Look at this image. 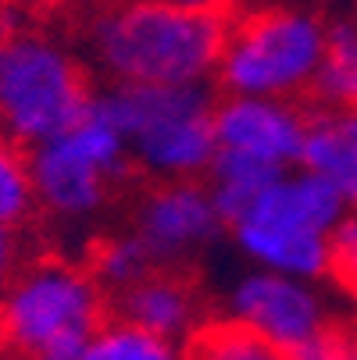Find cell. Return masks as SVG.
<instances>
[{"label": "cell", "mask_w": 357, "mask_h": 360, "mask_svg": "<svg viewBox=\"0 0 357 360\" xmlns=\"http://www.w3.org/2000/svg\"><path fill=\"white\" fill-rule=\"evenodd\" d=\"M232 11L118 0L89 22V54L111 82L196 86L218 68Z\"/></svg>", "instance_id": "6da1fadb"}, {"label": "cell", "mask_w": 357, "mask_h": 360, "mask_svg": "<svg viewBox=\"0 0 357 360\" xmlns=\"http://www.w3.org/2000/svg\"><path fill=\"white\" fill-rule=\"evenodd\" d=\"M346 207L329 179L293 165L225 229L253 268L318 282L329 275V236Z\"/></svg>", "instance_id": "7a4b0ae2"}, {"label": "cell", "mask_w": 357, "mask_h": 360, "mask_svg": "<svg viewBox=\"0 0 357 360\" xmlns=\"http://www.w3.org/2000/svg\"><path fill=\"white\" fill-rule=\"evenodd\" d=\"M96 104L125 132L132 165L143 175L154 182L208 175L218 153L215 100L208 93V82H115L111 89L96 93Z\"/></svg>", "instance_id": "3957f363"}, {"label": "cell", "mask_w": 357, "mask_h": 360, "mask_svg": "<svg viewBox=\"0 0 357 360\" xmlns=\"http://www.w3.org/2000/svg\"><path fill=\"white\" fill-rule=\"evenodd\" d=\"M329 25L308 8L268 4L229 18L215 79L225 93L296 100L311 93Z\"/></svg>", "instance_id": "277c9868"}, {"label": "cell", "mask_w": 357, "mask_h": 360, "mask_svg": "<svg viewBox=\"0 0 357 360\" xmlns=\"http://www.w3.org/2000/svg\"><path fill=\"white\" fill-rule=\"evenodd\" d=\"M93 100L89 75L65 43L15 29L0 43V132L36 146L68 129Z\"/></svg>", "instance_id": "5b68a950"}, {"label": "cell", "mask_w": 357, "mask_h": 360, "mask_svg": "<svg viewBox=\"0 0 357 360\" xmlns=\"http://www.w3.org/2000/svg\"><path fill=\"white\" fill-rule=\"evenodd\" d=\"M132 153L125 132L96 104V93L82 118L68 129L29 146V175L36 207L58 221H89L108 207L115 186L129 175Z\"/></svg>", "instance_id": "8992f818"}, {"label": "cell", "mask_w": 357, "mask_h": 360, "mask_svg": "<svg viewBox=\"0 0 357 360\" xmlns=\"http://www.w3.org/2000/svg\"><path fill=\"white\" fill-rule=\"evenodd\" d=\"M104 321V285L82 264L43 257L18 268L0 292V349L32 360L54 346H79Z\"/></svg>", "instance_id": "52a82bcc"}, {"label": "cell", "mask_w": 357, "mask_h": 360, "mask_svg": "<svg viewBox=\"0 0 357 360\" xmlns=\"http://www.w3.org/2000/svg\"><path fill=\"white\" fill-rule=\"evenodd\" d=\"M132 232L143 239L158 268H175L218 243L225 218L200 179H168L154 182L139 196L132 211Z\"/></svg>", "instance_id": "ba28073f"}, {"label": "cell", "mask_w": 357, "mask_h": 360, "mask_svg": "<svg viewBox=\"0 0 357 360\" xmlns=\"http://www.w3.org/2000/svg\"><path fill=\"white\" fill-rule=\"evenodd\" d=\"M229 318L258 332L282 353H293L300 342H308L329 325L325 300L311 278H293L265 268H253L232 282Z\"/></svg>", "instance_id": "9c48e42d"}, {"label": "cell", "mask_w": 357, "mask_h": 360, "mask_svg": "<svg viewBox=\"0 0 357 360\" xmlns=\"http://www.w3.org/2000/svg\"><path fill=\"white\" fill-rule=\"evenodd\" d=\"M311 115L282 96H246L225 93L215 104L218 150H236L275 168L300 165Z\"/></svg>", "instance_id": "30bf717a"}, {"label": "cell", "mask_w": 357, "mask_h": 360, "mask_svg": "<svg viewBox=\"0 0 357 360\" xmlns=\"http://www.w3.org/2000/svg\"><path fill=\"white\" fill-rule=\"evenodd\" d=\"M118 318L154 335L182 342L200 325V300L182 275L154 268L150 275H143L139 282L118 292Z\"/></svg>", "instance_id": "8fae6325"}, {"label": "cell", "mask_w": 357, "mask_h": 360, "mask_svg": "<svg viewBox=\"0 0 357 360\" xmlns=\"http://www.w3.org/2000/svg\"><path fill=\"white\" fill-rule=\"evenodd\" d=\"M300 165L329 179L350 207H357V111L311 115Z\"/></svg>", "instance_id": "7c38bea8"}, {"label": "cell", "mask_w": 357, "mask_h": 360, "mask_svg": "<svg viewBox=\"0 0 357 360\" xmlns=\"http://www.w3.org/2000/svg\"><path fill=\"white\" fill-rule=\"evenodd\" d=\"M279 172H286V168L265 165V161L246 158V153H236V150H218L208 168V189H211V200H215L218 214L225 218V225L236 221Z\"/></svg>", "instance_id": "4fadbf2b"}, {"label": "cell", "mask_w": 357, "mask_h": 360, "mask_svg": "<svg viewBox=\"0 0 357 360\" xmlns=\"http://www.w3.org/2000/svg\"><path fill=\"white\" fill-rule=\"evenodd\" d=\"M311 93L329 111H357V22L343 18L329 25L325 58Z\"/></svg>", "instance_id": "5bb4252c"}, {"label": "cell", "mask_w": 357, "mask_h": 360, "mask_svg": "<svg viewBox=\"0 0 357 360\" xmlns=\"http://www.w3.org/2000/svg\"><path fill=\"white\" fill-rule=\"evenodd\" d=\"M79 360H186V349L175 339L154 335L125 318H115L100 321L89 332Z\"/></svg>", "instance_id": "9a60e30c"}, {"label": "cell", "mask_w": 357, "mask_h": 360, "mask_svg": "<svg viewBox=\"0 0 357 360\" xmlns=\"http://www.w3.org/2000/svg\"><path fill=\"white\" fill-rule=\"evenodd\" d=\"M186 360H289L279 346L250 332L246 325L225 318V321H208L189 332Z\"/></svg>", "instance_id": "2e32d148"}, {"label": "cell", "mask_w": 357, "mask_h": 360, "mask_svg": "<svg viewBox=\"0 0 357 360\" xmlns=\"http://www.w3.org/2000/svg\"><path fill=\"white\" fill-rule=\"evenodd\" d=\"M158 264L150 250L143 246V239L129 229V232H115L108 239H100L89 253V271L96 275V282L104 289H129L132 282H139L143 275H150Z\"/></svg>", "instance_id": "e0dca14e"}, {"label": "cell", "mask_w": 357, "mask_h": 360, "mask_svg": "<svg viewBox=\"0 0 357 360\" xmlns=\"http://www.w3.org/2000/svg\"><path fill=\"white\" fill-rule=\"evenodd\" d=\"M36 211V193L29 175V158L15 139L0 132V225L18 229Z\"/></svg>", "instance_id": "ac0fdd59"}, {"label": "cell", "mask_w": 357, "mask_h": 360, "mask_svg": "<svg viewBox=\"0 0 357 360\" xmlns=\"http://www.w3.org/2000/svg\"><path fill=\"white\" fill-rule=\"evenodd\" d=\"M329 275L343 292L357 300V207H346L329 236Z\"/></svg>", "instance_id": "d6986e66"}, {"label": "cell", "mask_w": 357, "mask_h": 360, "mask_svg": "<svg viewBox=\"0 0 357 360\" xmlns=\"http://www.w3.org/2000/svg\"><path fill=\"white\" fill-rule=\"evenodd\" d=\"M289 360H357V328L325 325L308 342H300Z\"/></svg>", "instance_id": "ffe728a7"}, {"label": "cell", "mask_w": 357, "mask_h": 360, "mask_svg": "<svg viewBox=\"0 0 357 360\" xmlns=\"http://www.w3.org/2000/svg\"><path fill=\"white\" fill-rule=\"evenodd\" d=\"M22 261V250H18V236L11 225H0V292L8 289V282L15 278Z\"/></svg>", "instance_id": "44dd1931"}, {"label": "cell", "mask_w": 357, "mask_h": 360, "mask_svg": "<svg viewBox=\"0 0 357 360\" xmlns=\"http://www.w3.org/2000/svg\"><path fill=\"white\" fill-rule=\"evenodd\" d=\"M172 4H182V8H218L225 0H172Z\"/></svg>", "instance_id": "7402d4cb"}, {"label": "cell", "mask_w": 357, "mask_h": 360, "mask_svg": "<svg viewBox=\"0 0 357 360\" xmlns=\"http://www.w3.org/2000/svg\"><path fill=\"white\" fill-rule=\"evenodd\" d=\"M4 36H8V29H4V25H0V43H4Z\"/></svg>", "instance_id": "603a6c76"}]
</instances>
